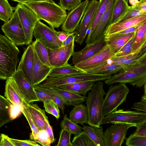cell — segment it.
Masks as SVG:
<instances>
[{
  "label": "cell",
  "instance_id": "cell-47",
  "mask_svg": "<svg viewBox=\"0 0 146 146\" xmlns=\"http://www.w3.org/2000/svg\"><path fill=\"white\" fill-rule=\"evenodd\" d=\"M136 34L130 39L119 50L115 53V56H123L129 54L132 52L134 40Z\"/></svg>",
  "mask_w": 146,
  "mask_h": 146
},
{
  "label": "cell",
  "instance_id": "cell-4",
  "mask_svg": "<svg viewBox=\"0 0 146 146\" xmlns=\"http://www.w3.org/2000/svg\"><path fill=\"white\" fill-rule=\"evenodd\" d=\"M104 82L108 86L117 83H129L140 88L146 83V64H141L110 76Z\"/></svg>",
  "mask_w": 146,
  "mask_h": 146
},
{
  "label": "cell",
  "instance_id": "cell-41",
  "mask_svg": "<svg viewBox=\"0 0 146 146\" xmlns=\"http://www.w3.org/2000/svg\"><path fill=\"white\" fill-rule=\"evenodd\" d=\"M127 146H146V137L139 136L134 132L125 138Z\"/></svg>",
  "mask_w": 146,
  "mask_h": 146
},
{
  "label": "cell",
  "instance_id": "cell-30",
  "mask_svg": "<svg viewBox=\"0 0 146 146\" xmlns=\"http://www.w3.org/2000/svg\"><path fill=\"white\" fill-rule=\"evenodd\" d=\"M82 129L97 146H105L102 127H98L84 125Z\"/></svg>",
  "mask_w": 146,
  "mask_h": 146
},
{
  "label": "cell",
  "instance_id": "cell-18",
  "mask_svg": "<svg viewBox=\"0 0 146 146\" xmlns=\"http://www.w3.org/2000/svg\"><path fill=\"white\" fill-rule=\"evenodd\" d=\"M89 2L88 0H85L67 15L61 27L62 31L70 33L74 32L79 24Z\"/></svg>",
  "mask_w": 146,
  "mask_h": 146
},
{
  "label": "cell",
  "instance_id": "cell-59",
  "mask_svg": "<svg viewBox=\"0 0 146 146\" xmlns=\"http://www.w3.org/2000/svg\"><path fill=\"white\" fill-rule=\"evenodd\" d=\"M129 2L132 6L135 5L139 2L138 0H129Z\"/></svg>",
  "mask_w": 146,
  "mask_h": 146
},
{
  "label": "cell",
  "instance_id": "cell-22",
  "mask_svg": "<svg viewBox=\"0 0 146 146\" xmlns=\"http://www.w3.org/2000/svg\"><path fill=\"white\" fill-rule=\"evenodd\" d=\"M61 100L64 105L75 106L82 104L86 97L59 88H50Z\"/></svg>",
  "mask_w": 146,
  "mask_h": 146
},
{
  "label": "cell",
  "instance_id": "cell-5",
  "mask_svg": "<svg viewBox=\"0 0 146 146\" xmlns=\"http://www.w3.org/2000/svg\"><path fill=\"white\" fill-rule=\"evenodd\" d=\"M110 76L92 73L89 72L57 76L48 77L40 85L50 88H58L60 86L75 82L92 81L94 82L105 80Z\"/></svg>",
  "mask_w": 146,
  "mask_h": 146
},
{
  "label": "cell",
  "instance_id": "cell-32",
  "mask_svg": "<svg viewBox=\"0 0 146 146\" xmlns=\"http://www.w3.org/2000/svg\"><path fill=\"white\" fill-rule=\"evenodd\" d=\"M130 8L128 0H116L113 10L111 24L117 22Z\"/></svg>",
  "mask_w": 146,
  "mask_h": 146
},
{
  "label": "cell",
  "instance_id": "cell-2",
  "mask_svg": "<svg viewBox=\"0 0 146 146\" xmlns=\"http://www.w3.org/2000/svg\"><path fill=\"white\" fill-rule=\"evenodd\" d=\"M19 53L17 46L0 34V79L12 77L17 70Z\"/></svg>",
  "mask_w": 146,
  "mask_h": 146
},
{
  "label": "cell",
  "instance_id": "cell-35",
  "mask_svg": "<svg viewBox=\"0 0 146 146\" xmlns=\"http://www.w3.org/2000/svg\"><path fill=\"white\" fill-rule=\"evenodd\" d=\"M15 7H12L7 0H0V19L6 22L12 17Z\"/></svg>",
  "mask_w": 146,
  "mask_h": 146
},
{
  "label": "cell",
  "instance_id": "cell-12",
  "mask_svg": "<svg viewBox=\"0 0 146 146\" xmlns=\"http://www.w3.org/2000/svg\"><path fill=\"white\" fill-rule=\"evenodd\" d=\"M116 0H109L106 9L95 29L86 40V44H92L104 38L106 30L111 24L113 7Z\"/></svg>",
  "mask_w": 146,
  "mask_h": 146
},
{
  "label": "cell",
  "instance_id": "cell-26",
  "mask_svg": "<svg viewBox=\"0 0 146 146\" xmlns=\"http://www.w3.org/2000/svg\"><path fill=\"white\" fill-rule=\"evenodd\" d=\"M137 31L126 34L115 33L105 36L104 39L106 44L110 46L115 54L136 34Z\"/></svg>",
  "mask_w": 146,
  "mask_h": 146
},
{
  "label": "cell",
  "instance_id": "cell-58",
  "mask_svg": "<svg viewBox=\"0 0 146 146\" xmlns=\"http://www.w3.org/2000/svg\"><path fill=\"white\" fill-rule=\"evenodd\" d=\"M18 2L19 3L24 4L25 3L32 1L43 0H11Z\"/></svg>",
  "mask_w": 146,
  "mask_h": 146
},
{
  "label": "cell",
  "instance_id": "cell-36",
  "mask_svg": "<svg viewBox=\"0 0 146 146\" xmlns=\"http://www.w3.org/2000/svg\"><path fill=\"white\" fill-rule=\"evenodd\" d=\"M146 42V21L139 25L135 36L132 51Z\"/></svg>",
  "mask_w": 146,
  "mask_h": 146
},
{
  "label": "cell",
  "instance_id": "cell-45",
  "mask_svg": "<svg viewBox=\"0 0 146 146\" xmlns=\"http://www.w3.org/2000/svg\"><path fill=\"white\" fill-rule=\"evenodd\" d=\"M35 141L43 146H50L52 143L45 129L39 130Z\"/></svg>",
  "mask_w": 146,
  "mask_h": 146
},
{
  "label": "cell",
  "instance_id": "cell-11",
  "mask_svg": "<svg viewBox=\"0 0 146 146\" xmlns=\"http://www.w3.org/2000/svg\"><path fill=\"white\" fill-rule=\"evenodd\" d=\"M99 4V1L92 0L89 2L80 23L74 31V41L80 45L83 42L90 29Z\"/></svg>",
  "mask_w": 146,
  "mask_h": 146
},
{
  "label": "cell",
  "instance_id": "cell-24",
  "mask_svg": "<svg viewBox=\"0 0 146 146\" xmlns=\"http://www.w3.org/2000/svg\"><path fill=\"white\" fill-rule=\"evenodd\" d=\"M34 51V62L33 73V86L40 84L45 80L52 67L42 63Z\"/></svg>",
  "mask_w": 146,
  "mask_h": 146
},
{
  "label": "cell",
  "instance_id": "cell-55",
  "mask_svg": "<svg viewBox=\"0 0 146 146\" xmlns=\"http://www.w3.org/2000/svg\"><path fill=\"white\" fill-rule=\"evenodd\" d=\"M2 139L0 143V146H14L9 139L8 135L2 133L1 134Z\"/></svg>",
  "mask_w": 146,
  "mask_h": 146
},
{
  "label": "cell",
  "instance_id": "cell-16",
  "mask_svg": "<svg viewBox=\"0 0 146 146\" xmlns=\"http://www.w3.org/2000/svg\"><path fill=\"white\" fill-rule=\"evenodd\" d=\"M115 55V53L110 46L106 44L95 54L74 66L85 72L88 69L105 62Z\"/></svg>",
  "mask_w": 146,
  "mask_h": 146
},
{
  "label": "cell",
  "instance_id": "cell-33",
  "mask_svg": "<svg viewBox=\"0 0 146 146\" xmlns=\"http://www.w3.org/2000/svg\"><path fill=\"white\" fill-rule=\"evenodd\" d=\"M84 71L69 64L61 66L52 68L48 77L84 73Z\"/></svg>",
  "mask_w": 146,
  "mask_h": 146
},
{
  "label": "cell",
  "instance_id": "cell-38",
  "mask_svg": "<svg viewBox=\"0 0 146 146\" xmlns=\"http://www.w3.org/2000/svg\"><path fill=\"white\" fill-rule=\"evenodd\" d=\"M60 125L61 129H68L74 136L79 134L82 132V127L77 123L70 120L66 114L64 116L60 123Z\"/></svg>",
  "mask_w": 146,
  "mask_h": 146
},
{
  "label": "cell",
  "instance_id": "cell-6",
  "mask_svg": "<svg viewBox=\"0 0 146 146\" xmlns=\"http://www.w3.org/2000/svg\"><path fill=\"white\" fill-rule=\"evenodd\" d=\"M111 85L104 98L102 109L104 117L116 111L119 106L126 101L129 91L125 84Z\"/></svg>",
  "mask_w": 146,
  "mask_h": 146
},
{
  "label": "cell",
  "instance_id": "cell-28",
  "mask_svg": "<svg viewBox=\"0 0 146 146\" xmlns=\"http://www.w3.org/2000/svg\"><path fill=\"white\" fill-rule=\"evenodd\" d=\"M95 82L92 81L78 82L62 85L58 88L85 96L87 93L92 90Z\"/></svg>",
  "mask_w": 146,
  "mask_h": 146
},
{
  "label": "cell",
  "instance_id": "cell-20",
  "mask_svg": "<svg viewBox=\"0 0 146 146\" xmlns=\"http://www.w3.org/2000/svg\"><path fill=\"white\" fill-rule=\"evenodd\" d=\"M106 43L104 38L92 44H86L81 50L74 52L72 61L74 65L90 58L101 50Z\"/></svg>",
  "mask_w": 146,
  "mask_h": 146
},
{
  "label": "cell",
  "instance_id": "cell-46",
  "mask_svg": "<svg viewBox=\"0 0 146 146\" xmlns=\"http://www.w3.org/2000/svg\"><path fill=\"white\" fill-rule=\"evenodd\" d=\"M40 88L47 94L52 99L58 104L62 112L64 114V104L58 96L51 89V88L43 87L40 84Z\"/></svg>",
  "mask_w": 146,
  "mask_h": 146
},
{
  "label": "cell",
  "instance_id": "cell-44",
  "mask_svg": "<svg viewBox=\"0 0 146 146\" xmlns=\"http://www.w3.org/2000/svg\"><path fill=\"white\" fill-rule=\"evenodd\" d=\"M144 15H146V11H143L136 9L133 6H131L130 9L117 22H123Z\"/></svg>",
  "mask_w": 146,
  "mask_h": 146
},
{
  "label": "cell",
  "instance_id": "cell-56",
  "mask_svg": "<svg viewBox=\"0 0 146 146\" xmlns=\"http://www.w3.org/2000/svg\"><path fill=\"white\" fill-rule=\"evenodd\" d=\"M70 33L64 31H57L56 35L59 39L61 42L64 41L70 34Z\"/></svg>",
  "mask_w": 146,
  "mask_h": 146
},
{
  "label": "cell",
  "instance_id": "cell-52",
  "mask_svg": "<svg viewBox=\"0 0 146 146\" xmlns=\"http://www.w3.org/2000/svg\"><path fill=\"white\" fill-rule=\"evenodd\" d=\"M136 127L137 128L134 133L137 135L146 137V121L140 123Z\"/></svg>",
  "mask_w": 146,
  "mask_h": 146
},
{
  "label": "cell",
  "instance_id": "cell-1",
  "mask_svg": "<svg viewBox=\"0 0 146 146\" xmlns=\"http://www.w3.org/2000/svg\"><path fill=\"white\" fill-rule=\"evenodd\" d=\"M35 13L38 20L46 22L53 28H58L67 16L66 11L53 0H43L24 3Z\"/></svg>",
  "mask_w": 146,
  "mask_h": 146
},
{
  "label": "cell",
  "instance_id": "cell-7",
  "mask_svg": "<svg viewBox=\"0 0 146 146\" xmlns=\"http://www.w3.org/2000/svg\"><path fill=\"white\" fill-rule=\"evenodd\" d=\"M146 121V113L119 109L104 117L100 125L107 123L131 124L137 125Z\"/></svg>",
  "mask_w": 146,
  "mask_h": 146
},
{
  "label": "cell",
  "instance_id": "cell-51",
  "mask_svg": "<svg viewBox=\"0 0 146 146\" xmlns=\"http://www.w3.org/2000/svg\"><path fill=\"white\" fill-rule=\"evenodd\" d=\"M131 108L138 111L146 112V99H142L140 102L134 103Z\"/></svg>",
  "mask_w": 146,
  "mask_h": 146
},
{
  "label": "cell",
  "instance_id": "cell-53",
  "mask_svg": "<svg viewBox=\"0 0 146 146\" xmlns=\"http://www.w3.org/2000/svg\"><path fill=\"white\" fill-rule=\"evenodd\" d=\"M45 129L49 136L52 143L55 141V139L53 134L52 128L50 125L48 117L46 116L44 119Z\"/></svg>",
  "mask_w": 146,
  "mask_h": 146
},
{
  "label": "cell",
  "instance_id": "cell-10",
  "mask_svg": "<svg viewBox=\"0 0 146 146\" xmlns=\"http://www.w3.org/2000/svg\"><path fill=\"white\" fill-rule=\"evenodd\" d=\"M15 9L25 33L26 45H29L32 42L34 28L38 19L33 11L24 4L19 3Z\"/></svg>",
  "mask_w": 146,
  "mask_h": 146
},
{
  "label": "cell",
  "instance_id": "cell-50",
  "mask_svg": "<svg viewBox=\"0 0 146 146\" xmlns=\"http://www.w3.org/2000/svg\"><path fill=\"white\" fill-rule=\"evenodd\" d=\"M34 88L39 101L43 102L47 100H52L47 94L40 88L39 84L34 86Z\"/></svg>",
  "mask_w": 146,
  "mask_h": 146
},
{
  "label": "cell",
  "instance_id": "cell-19",
  "mask_svg": "<svg viewBox=\"0 0 146 146\" xmlns=\"http://www.w3.org/2000/svg\"><path fill=\"white\" fill-rule=\"evenodd\" d=\"M34 62V51L32 44L24 51L17 70H21L33 86V73Z\"/></svg>",
  "mask_w": 146,
  "mask_h": 146
},
{
  "label": "cell",
  "instance_id": "cell-34",
  "mask_svg": "<svg viewBox=\"0 0 146 146\" xmlns=\"http://www.w3.org/2000/svg\"><path fill=\"white\" fill-rule=\"evenodd\" d=\"M32 45L40 60L45 64L51 67L47 48L36 40L32 43Z\"/></svg>",
  "mask_w": 146,
  "mask_h": 146
},
{
  "label": "cell",
  "instance_id": "cell-57",
  "mask_svg": "<svg viewBox=\"0 0 146 146\" xmlns=\"http://www.w3.org/2000/svg\"><path fill=\"white\" fill-rule=\"evenodd\" d=\"M75 37L74 32L70 33L66 38L62 42V46L67 45L74 40Z\"/></svg>",
  "mask_w": 146,
  "mask_h": 146
},
{
  "label": "cell",
  "instance_id": "cell-39",
  "mask_svg": "<svg viewBox=\"0 0 146 146\" xmlns=\"http://www.w3.org/2000/svg\"><path fill=\"white\" fill-rule=\"evenodd\" d=\"M72 143L73 146H97L83 131L74 136Z\"/></svg>",
  "mask_w": 146,
  "mask_h": 146
},
{
  "label": "cell",
  "instance_id": "cell-43",
  "mask_svg": "<svg viewBox=\"0 0 146 146\" xmlns=\"http://www.w3.org/2000/svg\"><path fill=\"white\" fill-rule=\"evenodd\" d=\"M71 132L66 128L61 129L57 146H73L70 140Z\"/></svg>",
  "mask_w": 146,
  "mask_h": 146
},
{
  "label": "cell",
  "instance_id": "cell-15",
  "mask_svg": "<svg viewBox=\"0 0 146 146\" xmlns=\"http://www.w3.org/2000/svg\"><path fill=\"white\" fill-rule=\"evenodd\" d=\"M12 78L27 102L31 104L39 101L34 86L28 81L21 70H17Z\"/></svg>",
  "mask_w": 146,
  "mask_h": 146
},
{
  "label": "cell",
  "instance_id": "cell-37",
  "mask_svg": "<svg viewBox=\"0 0 146 146\" xmlns=\"http://www.w3.org/2000/svg\"><path fill=\"white\" fill-rule=\"evenodd\" d=\"M99 4L92 23L88 35L93 31L99 23L101 18L105 11L109 0H100Z\"/></svg>",
  "mask_w": 146,
  "mask_h": 146
},
{
  "label": "cell",
  "instance_id": "cell-29",
  "mask_svg": "<svg viewBox=\"0 0 146 146\" xmlns=\"http://www.w3.org/2000/svg\"><path fill=\"white\" fill-rule=\"evenodd\" d=\"M74 106L70 112L69 119L82 125L87 123L88 115L86 106L80 104Z\"/></svg>",
  "mask_w": 146,
  "mask_h": 146
},
{
  "label": "cell",
  "instance_id": "cell-40",
  "mask_svg": "<svg viewBox=\"0 0 146 146\" xmlns=\"http://www.w3.org/2000/svg\"><path fill=\"white\" fill-rule=\"evenodd\" d=\"M22 112L28 122L31 130L30 138L31 140L35 141L36 138L37 134L39 130L35 124L29 112L23 105Z\"/></svg>",
  "mask_w": 146,
  "mask_h": 146
},
{
  "label": "cell",
  "instance_id": "cell-14",
  "mask_svg": "<svg viewBox=\"0 0 146 146\" xmlns=\"http://www.w3.org/2000/svg\"><path fill=\"white\" fill-rule=\"evenodd\" d=\"M74 40L68 44L55 49L47 48L49 63L52 68L66 65L74 52Z\"/></svg>",
  "mask_w": 146,
  "mask_h": 146
},
{
  "label": "cell",
  "instance_id": "cell-49",
  "mask_svg": "<svg viewBox=\"0 0 146 146\" xmlns=\"http://www.w3.org/2000/svg\"><path fill=\"white\" fill-rule=\"evenodd\" d=\"M9 139L14 146H40L37 143L33 140H21L11 138Z\"/></svg>",
  "mask_w": 146,
  "mask_h": 146
},
{
  "label": "cell",
  "instance_id": "cell-9",
  "mask_svg": "<svg viewBox=\"0 0 146 146\" xmlns=\"http://www.w3.org/2000/svg\"><path fill=\"white\" fill-rule=\"evenodd\" d=\"M1 30L5 36L16 46L26 45L25 33L15 10L11 18L2 25Z\"/></svg>",
  "mask_w": 146,
  "mask_h": 146
},
{
  "label": "cell",
  "instance_id": "cell-25",
  "mask_svg": "<svg viewBox=\"0 0 146 146\" xmlns=\"http://www.w3.org/2000/svg\"><path fill=\"white\" fill-rule=\"evenodd\" d=\"M23 104L27 108L36 126L39 130L45 129L44 119L46 116L45 111L40 108L36 104H29L24 100Z\"/></svg>",
  "mask_w": 146,
  "mask_h": 146
},
{
  "label": "cell",
  "instance_id": "cell-13",
  "mask_svg": "<svg viewBox=\"0 0 146 146\" xmlns=\"http://www.w3.org/2000/svg\"><path fill=\"white\" fill-rule=\"evenodd\" d=\"M135 125L131 124H112L104 132L105 146H121L128 129Z\"/></svg>",
  "mask_w": 146,
  "mask_h": 146
},
{
  "label": "cell",
  "instance_id": "cell-8",
  "mask_svg": "<svg viewBox=\"0 0 146 146\" xmlns=\"http://www.w3.org/2000/svg\"><path fill=\"white\" fill-rule=\"evenodd\" d=\"M54 28L38 20L35 25L33 36L47 48L53 49L62 46V42L58 38Z\"/></svg>",
  "mask_w": 146,
  "mask_h": 146
},
{
  "label": "cell",
  "instance_id": "cell-54",
  "mask_svg": "<svg viewBox=\"0 0 146 146\" xmlns=\"http://www.w3.org/2000/svg\"><path fill=\"white\" fill-rule=\"evenodd\" d=\"M22 110L19 107L13 105L11 110V117L13 120L17 118L22 113Z\"/></svg>",
  "mask_w": 146,
  "mask_h": 146
},
{
  "label": "cell",
  "instance_id": "cell-3",
  "mask_svg": "<svg viewBox=\"0 0 146 146\" xmlns=\"http://www.w3.org/2000/svg\"><path fill=\"white\" fill-rule=\"evenodd\" d=\"M103 86L102 81L94 84L85 99L88 115L87 123L90 126L100 127V123L104 117L102 112L104 97L106 94Z\"/></svg>",
  "mask_w": 146,
  "mask_h": 146
},
{
  "label": "cell",
  "instance_id": "cell-42",
  "mask_svg": "<svg viewBox=\"0 0 146 146\" xmlns=\"http://www.w3.org/2000/svg\"><path fill=\"white\" fill-rule=\"evenodd\" d=\"M43 103L45 111L58 119L60 113L59 108L57 103L52 100L46 101Z\"/></svg>",
  "mask_w": 146,
  "mask_h": 146
},
{
  "label": "cell",
  "instance_id": "cell-27",
  "mask_svg": "<svg viewBox=\"0 0 146 146\" xmlns=\"http://www.w3.org/2000/svg\"><path fill=\"white\" fill-rule=\"evenodd\" d=\"M124 70L122 66L115 64L109 59L107 61L86 70V72L111 76Z\"/></svg>",
  "mask_w": 146,
  "mask_h": 146
},
{
  "label": "cell",
  "instance_id": "cell-17",
  "mask_svg": "<svg viewBox=\"0 0 146 146\" xmlns=\"http://www.w3.org/2000/svg\"><path fill=\"white\" fill-rule=\"evenodd\" d=\"M145 43L129 54L121 56H114L110 59L114 64L122 66L124 70L138 64H146V53L142 55L141 54Z\"/></svg>",
  "mask_w": 146,
  "mask_h": 146
},
{
  "label": "cell",
  "instance_id": "cell-23",
  "mask_svg": "<svg viewBox=\"0 0 146 146\" xmlns=\"http://www.w3.org/2000/svg\"><path fill=\"white\" fill-rule=\"evenodd\" d=\"M146 21V15L139 16L123 22L111 24L105 33V36L112 35L129 28L139 25Z\"/></svg>",
  "mask_w": 146,
  "mask_h": 146
},
{
  "label": "cell",
  "instance_id": "cell-60",
  "mask_svg": "<svg viewBox=\"0 0 146 146\" xmlns=\"http://www.w3.org/2000/svg\"><path fill=\"white\" fill-rule=\"evenodd\" d=\"M2 139V137L1 134H0V143L1 142V140Z\"/></svg>",
  "mask_w": 146,
  "mask_h": 146
},
{
  "label": "cell",
  "instance_id": "cell-31",
  "mask_svg": "<svg viewBox=\"0 0 146 146\" xmlns=\"http://www.w3.org/2000/svg\"><path fill=\"white\" fill-rule=\"evenodd\" d=\"M13 104L6 98L0 94V128L13 120L11 110Z\"/></svg>",
  "mask_w": 146,
  "mask_h": 146
},
{
  "label": "cell",
  "instance_id": "cell-48",
  "mask_svg": "<svg viewBox=\"0 0 146 146\" xmlns=\"http://www.w3.org/2000/svg\"><path fill=\"white\" fill-rule=\"evenodd\" d=\"M82 0H60L59 5L64 10L70 11L79 5Z\"/></svg>",
  "mask_w": 146,
  "mask_h": 146
},
{
  "label": "cell",
  "instance_id": "cell-21",
  "mask_svg": "<svg viewBox=\"0 0 146 146\" xmlns=\"http://www.w3.org/2000/svg\"><path fill=\"white\" fill-rule=\"evenodd\" d=\"M4 96L13 105L18 106L22 110L24 99L12 78L6 80Z\"/></svg>",
  "mask_w": 146,
  "mask_h": 146
}]
</instances>
